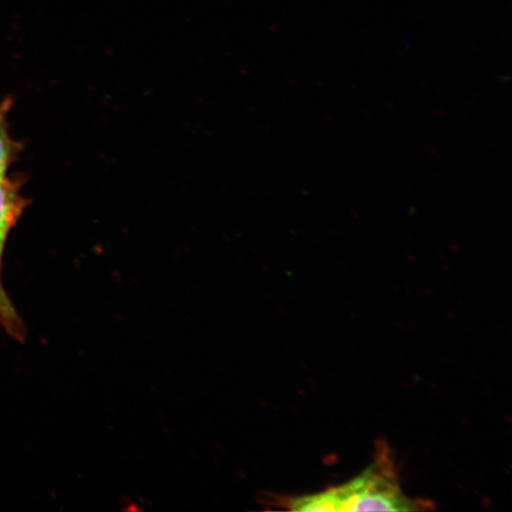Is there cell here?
I'll return each instance as SVG.
<instances>
[{
  "instance_id": "6da1fadb",
  "label": "cell",
  "mask_w": 512,
  "mask_h": 512,
  "mask_svg": "<svg viewBox=\"0 0 512 512\" xmlns=\"http://www.w3.org/2000/svg\"><path fill=\"white\" fill-rule=\"evenodd\" d=\"M278 503L294 511H414L427 507L401 489L387 445L377 448L374 462L350 482L319 494L283 498Z\"/></svg>"
},
{
  "instance_id": "7a4b0ae2",
  "label": "cell",
  "mask_w": 512,
  "mask_h": 512,
  "mask_svg": "<svg viewBox=\"0 0 512 512\" xmlns=\"http://www.w3.org/2000/svg\"><path fill=\"white\" fill-rule=\"evenodd\" d=\"M25 206L27 201L21 194L18 182L6 177L0 179V322L17 338L24 334L23 324L3 287L2 260L6 239L22 216Z\"/></svg>"
},
{
  "instance_id": "3957f363",
  "label": "cell",
  "mask_w": 512,
  "mask_h": 512,
  "mask_svg": "<svg viewBox=\"0 0 512 512\" xmlns=\"http://www.w3.org/2000/svg\"><path fill=\"white\" fill-rule=\"evenodd\" d=\"M9 102L0 104V179L6 177V171L18 152V144L9 133L8 117Z\"/></svg>"
}]
</instances>
